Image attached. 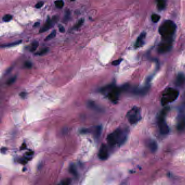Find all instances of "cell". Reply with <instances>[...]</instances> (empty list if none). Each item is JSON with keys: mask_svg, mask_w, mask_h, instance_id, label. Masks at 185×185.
I'll return each mask as SVG.
<instances>
[{"mask_svg": "<svg viewBox=\"0 0 185 185\" xmlns=\"http://www.w3.org/2000/svg\"><path fill=\"white\" fill-rule=\"evenodd\" d=\"M127 134L128 133L124 130L120 128L117 129L107 136V142L111 146L122 145L126 141Z\"/></svg>", "mask_w": 185, "mask_h": 185, "instance_id": "1", "label": "cell"}, {"mask_svg": "<svg viewBox=\"0 0 185 185\" xmlns=\"http://www.w3.org/2000/svg\"><path fill=\"white\" fill-rule=\"evenodd\" d=\"M177 26L173 21L167 20L164 21L160 26L159 33L161 35L163 39H172V37L174 34Z\"/></svg>", "mask_w": 185, "mask_h": 185, "instance_id": "2", "label": "cell"}, {"mask_svg": "<svg viewBox=\"0 0 185 185\" xmlns=\"http://www.w3.org/2000/svg\"><path fill=\"white\" fill-rule=\"evenodd\" d=\"M179 91L173 88H168L164 91L162 95L161 103L162 105H166L174 102L179 96Z\"/></svg>", "mask_w": 185, "mask_h": 185, "instance_id": "3", "label": "cell"}, {"mask_svg": "<svg viewBox=\"0 0 185 185\" xmlns=\"http://www.w3.org/2000/svg\"><path fill=\"white\" fill-rule=\"evenodd\" d=\"M169 107H165L162 110L161 114L160 115L159 118V127L160 133L163 135H167L170 132V128L167 125V123L165 120L166 115H167V112L169 111Z\"/></svg>", "mask_w": 185, "mask_h": 185, "instance_id": "4", "label": "cell"}, {"mask_svg": "<svg viewBox=\"0 0 185 185\" xmlns=\"http://www.w3.org/2000/svg\"><path fill=\"white\" fill-rule=\"evenodd\" d=\"M128 121L131 124H136L141 120V109L137 107H133L131 109L128 111L127 114Z\"/></svg>", "mask_w": 185, "mask_h": 185, "instance_id": "5", "label": "cell"}, {"mask_svg": "<svg viewBox=\"0 0 185 185\" xmlns=\"http://www.w3.org/2000/svg\"><path fill=\"white\" fill-rule=\"evenodd\" d=\"M163 40L164 41L160 43L158 47V52L160 53H165L168 52L172 48V39H164Z\"/></svg>", "mask_w": 185, "mask_h": 185, "instance_id": "6", "label": "cell"}, {"mask_svg": "<svg viewBox=\"0 0 185 185\" xmlns=\"http://www.w3.org/2000/svg\"><path fill=\"white\" fill-rule=\"evenodd\" d=\"M120 90L119 88L116 87L110 88V91L108 94V97L110 100L113 103L117 102L120 96Z\"/></svg>", "mask_w": 185, "mask_h": 185, "instance_id": "7", "label": "cell"}, {"mask_svg": "<svg viewBox=\"0 0 185 185\" xmlns=\"http://www.w3.org/2000/svg\"><path fill=\"white\" fill-rule=\"evenodd\" d=\"M109 157V151L107 146L103 144L101 148L99 149V153H98V157L102 160H107Z\"/></svg>", "mask_w": 185, "mask_h": 185, "instance_id": "8", "label": "cell"}, {"mask_svg": "<svg viewBox=\"0 0 185 185\" xmlns=\"http://www.w3.org/2000/svg\"><path fill=\"white\" fill-rule=\"evenodd\" d=\"M56 20H57L56 17H54L52 18V20H51L49 18H48L45 24L40 29V33H43V32L47 31V30L50 29L55 25V22H56Z\"/></svg>", "mask_w": 185, "mask_h": 185, "instance_id": "9", "label": "cell"}, {"mask_svg": "<svg viewBox=\"0 0 185 185\" xmlns=\"http://www.w3.org/2000/svg\"><path fill=\"white\" fill-rule=\"evenodd\" d=\"M185 128V114L181 112L178 118L177 121V129L179 130H184Z\"/></svg>", "mask_w": 185, "mask_h": 185, "instance_id": "10", "label": "cell"}, {"mask_svg": "<svg viewBox=\"0 0 185 185\" xmlns=\"http://www.w3.org/2000/svg\"><path fill=\"white\" fill-rule=\"evenodd\" d=\"M146 33L143 32L139 35L135 44V47L136 48H140L144 45V39L146 38Z\"/></svg>", "mask_w": 185, "mask_h": 185, "instance_id": "11", "label": "cell"}, {"mask_svg": "<svg viewBox=\"0 0 185 185\" xmlns=\"http://www.w3.org/2000/svg\"><path fill=\"white\" fill-rule=\"evenodd\" d=\"M176 85L178 86H185V75L183 73H180L178 74V76L176 79L175 81Z\"/></svg>", "mask_w": 185, "mask_h": 185, "instance_id": "12", "label": "cell"}, {"mask_svg": "<svg viewBox=\"0 0 185 185\" xmlns=\"http://www.w3.org/2000/svg\"><path fill=\"white\" fill-rule=\"evenodd\" d=\"M148 146L150 151L152 152H155L157 149V144L156 141L154 140H150L149 141Z\"/></svg>", "mask_w": 185, "mask_h": 185, "instance_id": "13", "label": "cell"}, {"mask_svg": "<svg viewBox=\"0 0 185 185\" xmlns=\"http://www.w3.org/2000/svg\"><path fill=\"white\" fill-rule=\"evenodd\" d=\"M157 5L159 10L161 11L165 8L166 2L165 0H157Z\"/></svg>", "mask_w": 185, "mask_h": 185, "instance_id": "14", "label": "cell"}, {"mask_svg": "<svg viewBox=\"0 0 185 185\" xmlns=\"http://www.w3.org/2000/svg\"><path fill=\"white\" fill-rule=\"evenodd\" d=\"M69 172L73 175L75 176V177H77L78 176L77 170L76 169V167L74 164H71L70 168H69Z\"/></svg>", "mask_w": 185, "mask_h": 185, "instance_id": "15", "label": "cell"}, {"mask_svg": "<svg viewBox=\"0 0 185 185\" xmlns=\"http://www.w3.org/2000/svg\"><path fill=\"white\" fill-rule=\"evenodd\" d=\"M102 127L101 125L97 127L96 128V130H95V133H94V135H95V137L96 138H99V136H101V132H102Z\"/></svg>", "mask_w": 185, "mask_h": 185, "instance_id": "16", "label": "cell"}, {"mask_svg": "<svg viewBox=\"0 0 185 185\" xmlns=\"http://www.w3.org/2000/svg\"><path fill=\"white\" fill-rule=\"evenodd\" d=\"M151 21H153L154 23H157L160 19V16L157 14H153L151 16Z\"/></svg>", "mask_w": 185, "mask_h": 185, "instance_id": "17", "label": "cell"}, {"mask_svg": "<svg viewBox=\"0 0 185 185\" xmlns=\"http://www.w3.org/2000/svg\"><path fill=\"white\" fill-rule=\"evenodd\" d=\"M38 46H39V43H38V42L37 41H35L31 43L30 51H31V52H34L35 50H37V47H38Z\"/></svg>", "mask_w": 185, "mask_h": 185, "instance_id": "18", "label": "cell"}, {"mask_svg": "<svg viewBox=\"0 0 185 185\" xmlns=\"http://www.w3.org/2000/svg\"><path fill=\"white\" fill-rule=\"evenodd\" d=\"M55 3V6L58 8H63V6L64 5V2L63 0H58V1H56Z\"/></svg>", "mask_w": 185, "mask_h": 185, "instance_id": "19", "label": "cell"}, {"mask_svg": "<svg viewBox=\"0 0 185 185\" xmlns=\"http://www.w3.org/2000/svg\"><path fill=\"white\" fill-rule=\"evenodd\" d=\"M56 34H57L56 31L54 30L51 34H49V35L47 36V38L45 39V40L47 41V40H50L51 39H53L55 37Z\"/></svg>", "mask_w": 185, "mask_h": 185, "instance_id": "20", "label": "cell"}, {"mask_svg": "<svg viewBox=\"0 0 185 185\" xmlns=\"http://www.w3.org/2000/svg\"><path fill=\"white\" fill-rule=\"evenodd\" d=\"M21 40H19L18 41L14 42H12L11 44H7L4 45L3 46H2V47H11V46H15L17 45L20 44L21 42Z\"/></svg>", "mask_w": 185, "mask_h": 185, "instance_id": "21", "label": "cell"}, {"mask_svg": "<svg viewBox=\"0 0 185 185\" xmlns=\"http://www.w3.org/2000/svg\"><path fill=\"white\" fill-rule=\"evenodd\" d=\"M84 20L81 18V20H79L78 22L75 25L74 27H73L74 29H78L79 28H80L84 24Z\"/></svg>", "mask_w": 185, "mask_h": 185, "instance_id": "22", "label": "cell"}, {"mask_svg": "<svg viewBox=\"0 0 185 185\" xmlns=\"http://www.w3.org/2000/svg\"><path fill=\"white\" fill-rule=\"evenodd\" d=\"M12 18H13V17L11 15L7 14V15H5L3 17L2 20L3 21H5V22H9V21H11Z\"/></svg>", "mask_w": 185, "mask_h": 185, "instance_id": "23", "label": "cell"}, {"mask_svg": "<svg viewBox=\"0 0 185 185\" xmlns=\"http://www.w3.org/2000/svg\"><path fill=\"white\" fill-rule=\"evenodd\" d=\"M16 79V76H14V77H12V78H11L9 79L7 81V84L8 85H12V84H13L14 83Z\"/></svg>", "mask_w": 185, "mask_h": 185, "instance_id": "24", "label": "cell"}, {"mask_svg": "<svg viewBox=\"0 0 185 185\" xmlns=\"http://www.w3.org/2000/svg\"><path fill=\"white\" fill-rule=\"evenodd\" d=\"M70 12L69 11H68L66 12L65 16L64 18V21L66 22L68 21L70 19Z\"/></svg>", "mask_w": 185, "mask_h": 185, "instance_id": "25", "label": "cell"}, {"mask_svg": "<svg viewBox=\"0 0 185 185\" xmlns=\"http://www.w3.org/2000/svg\"><path fill=\"white\" fill-rule=\"evenodd\" d=\"M48 51V50L47 48H44L43 50H42L41 51H40L39 52L36 53V55H42L46 54V53Z\"/></svg>", "mask_w": 185, "mask_h": 185, "instance_id": "26", "label": "cell"}, {"mask_svg": "<svg viewBox=\"0 0 185 185\" xmlns=\"http://www.w3.org/2000/svg\"><path fill=\"white\" fill-rule=\"evenodd\" d=\"M24 66H25V68H31V66H32V64H31V62H30V61H26V62L25 63V64H24Z\"/></svg>", "mask_w": 185, "mask_h": 185, "instance_id": "27", "label": "cell"}, {"mask_svg": "<svg viewBox=\"0 0 185 185\" xmlns=\"http://www.w3.org/2000/svg\"><path fill=\"white\" fill-rule=\"evenodd\" d=\"M122 61V59H118V60H116L115 61H114L112 63V64L114 66H117L120 64V63H121V61Z\"/></svg>", "mask_w": 185, "mask_h": 185, "instance_id": "28", "label": "cell"}, {"mask_svg": "<svg viewBox=\"0 0 185 185\" xmlns=\"http://www.w3.org/2000/svg\"><path fill=\"white\" fill-rule=\"evenodd\" d=\"M44 5V2H42V1H40L39 2H38L36 4V5H35V8H38V9L41 8Z\"/></svg>", "mask_w": 185, "mask_h": 185, "instance_id": "29", "label": "cell"}, {"mask_svg": "<svg viewBox=\"0 0 185 185\" xmlns=\"http://www.w3.org/2000/svg\"><path fill=\"white\" fill-rule=\"evenodd\" d=\"M70 183V179H68V180L63 181V182L61 183H62V184H64V185H68V184H69Z\"/></svg>", "mask_w": 185, "mask_h": 185, "instance_id": "30", "label": "cell"}, {"mask_svg": "<svg viewBox=\"0 0 185 185\" xmlns=\"http://www.w3.org/2000/svg\"><path fill=\"white\" fill-rule=\"evenodd\" d=\"M59 31H60L61 33H64V32L65 31V28H64V27L63 26L60 25V26H59Z\"/></svg>", "mask_w": 185, "mask_h": 185, "instance_id": "31", "label": "cell"}, {"mask_svg": "<svg viewBox=\"0 0 185 185\" xmlns=\"http://www.w3.org/2000/svg\"><path fill=\"white\" fill-rule=\"evenodd\" d=\"M183 104L185 107V93H184V94H183Z\"/></svg>", "mask_w": 185, "mask_h": 185, "instance_id": "32", "label": "cell"}, {"mask_svg": "<svg viewBox=\"0 0 185 185\" xmlns=\"http://www.w3.org/2000/svg\"><path fill=\"white\" fill-rule=\"evenodd\" d=\"M26 154L27 155H28V156H31V155H32L33 154V151H29L28 153H27Z\"/></svg>", "mask_w": 185, "mask_h": 185, "instance_id": "33", "label": "cell"}, {"mask_svg": "<svg viewBox=\"0 0 185 185\" xmlns=\"http://www.w3.org/2000/svg\"><path fill=\"white\" fill-rule=\"evenodd\" d=\"M20 96H21L22 97V98H24L26 96V94L25 92H22V93H21V94H20Z\"/></svg>", "mask_w": 185, "mask_h": 185, "instance_id": "34", "label": "cell"}, {"mask_svg": "<svg viewBox=\"0 0 185 185\" xmlns=\"http://www.w3.org/2000/svg\"><path fill=\"white\" fill-rule=\"evenodd\" d=\"M26 148V144H22V146L21 147V149H25Z\"/></svg>", "mask_w": 185, "mask_h": 185, "instance_id": "35", "label": "cell"}, {"mask_svg": "<svg viewBox=\"0 0 185 185\" xmlns=\"http://www.w3.org/2000/svg\"><path fill=\"white\" fill-rule=\"evenodd\" d=\"M40 25V23L39 22H36L35 24L34 25V27H37L39 26Z\"/></svg>", "mask_w": 185, "mask_h": 185, "instance_id": "36", "label": "cell"}, {"mask_svg": "<svg viewBox=\"0 0 185 185\" xmlns=\"http://www.w3.org/2000/svg\"><path fill=\"white\" fill-rule=\"evenodd\" d=\"M71 1H75V0H71Z\"/></svg>", "mask_w": 185, "mask_h": 185, "instance_id": "37", "label": "cell"}]
</instances>
